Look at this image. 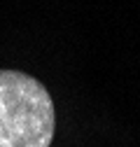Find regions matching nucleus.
Returning a JSON list of instances; mask_svg holds the SVG:
<instances>
[{
	"instance_id": "1",
	"label": "nucleus",
	"mask_w": 140,
	"mask_h": 147,
	"mask_svg": "<svg viewBox=\"0 0 140 147\" xmlns=\"http://www.w3.org/2000/svg\"><path fill=\"white\" fill-rule=\"evenodd\" d=\"M56 112L49 91L19 70H0V147H49Z\"/></svg>"
}]
</instances>
